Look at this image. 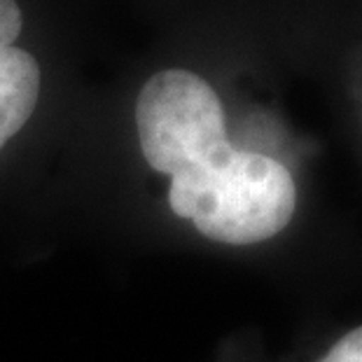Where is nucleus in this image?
Segmentation results:
<instances>
[{
  "instance_id": "nucleus-1",
  "label": "nucleus",
  "mask_w": 362,
  "mask_h": 362,
  "mask_svg": "<svg viewBox=\"0 0 362 362\" xmlns=\"http://www.w3.org/2000/svg\"><path fill=\"white\" fill-rule=\"evenodd\" d=\"M168 185V206L215 243L252 245L290 225L297 187L281 161L236 150L227 136L213 138L178 161Z\"/></svg>"
},
{
  "instance_id": "nucleus-2",
  "label": "nucleus",
  "mask_w": 362,
  "mask_h": 362,
  "mask_svg": "<svg viewBox=\"0 0 362 362\" xmlns=\"http://www.w3.org/2000/svg\"><path fill=\"white\" fill-rule=\"evenodd\" d=\"M21 24L17 0H0V150L24 129L40 96V66L14 45Z\"/></svg>"
},
{
  "instance_id": "nucleus-3",
  "label": "nucleus",
  "mask_w": 362,
  "mask_h": 362,
  "mask_svg": "<svg viewBox=\"0 0 362 362\" xmlns=\"http://www.w3.org/2000/svg\"><path fill=\"white\" fill-rule=\"evenodd\" d=\"M320 362H362V325L339 339Z\"/></svg>"
}]
</instances>
